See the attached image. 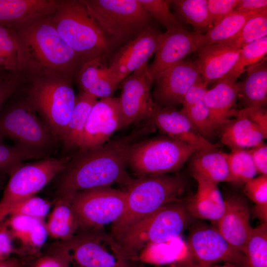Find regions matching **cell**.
Segmentation results:
<instances>
[{"label": "cell", "instance_id": "cell-44", "mask_svg": "<svg viewBox=\"0 0 267 267\" xmlns=\"http://www.w3.org/2000/svg\"><path fill=\"white\" fill-rule=\"evenodd\" d=\"M239 0H208L207 7L211 21L214 26L233 10Z\"/></svg>", "mask_w": 267, "mask_h": 267}, {"label": "cell", "instance_id": "cell-38", "mask_svg": "<svg viewBox=\"0 0 267 267\" xmlns=\"http://www.w3.org/2000/svg\"><path fill=\"white\" fill-rule=\"evenodd\" d=\"M267 35V10L260 12L250 18L238 34L224 44L238 48Z\"/></svg>", "mask_w": 267, "mask_h": 267}, {"label": "cell", "instance_id": "cell-55", "mask_svg": "<svg viewBox=\"0 0 267 267\" xmlns=\"http://www.w3.org/2000/svg\"><path fill=\"white\" fill-rule=\"evenodd\" d=\"M6 259V258L4 256L3 254L0 251V261Z\"/></svg>", "mask_w": 267, "mask_h": 267}, {"label": "cell", "instance_id": "cell-12", "mask_svg": "<svg viewBox=\"0 0 267 267\" xmlns=\"http://www.w3.org/2000/svg\"><path fill=\"white\" fill-rule=\"evenodd\" d=\"M194 221L190 225L187 247L197 267L221 261L245 267L244 255L233 248L216 228L204 222Z\"/></svg>", "mask_w": 267, "mask_h": 267}, {"label": "cell", "instance_id": "cell-46", "mask_svg": "<svg viewBox=\"0 0 267 267\" xmlns=\"http://www.w3.org/2000/svg\"><path fill=\"white\" fill-rule=\"evenodd\" d=\"M71 261L68 257L60 252H51L42 256L34 263L33 267H69Z\"/></svg>", "mask_w": 267, "mask_h": 267}, {"label": "cell", "instance_id": "cell-51", "mask_svg": "<svg viewBox=\"0 0 267 267\" xmlns=\"http://www.w3.org/2000/svg\"><path fill=\"white\" fill-rule=\"evenodd\" d=\"M0 267H22V264L16 258H8L0 261Z\"/></svg>", "mask_w": 267, "mask_h": 267}, {"label": "cell", "instance_id": "cell-9", "mask_svg": "<svg viewBox=\"0 0 267 267\" xmlns=\"http://www.w3.org/2000/svg\"><path fill=\"white\" fill-rule=\"evenodd\" d=\"M71 156L47 157L36 162L21 164L10 174L0 201V222L21 201L35 196L66 167Z\"/></svg>", "mask_w": 267, "mask_h": 267}, {"label": "cell", "instance_id": "cell-36", "mask_svg": "<svg viewBox=\"0 0 267 267\" xmlns=\"http://www.w3.org/2000/svg\"><path fill=\"white\" fill-rule=\"evenodd\" d=\"M46 154L19 144L10 146L0 140V172L11 173L23 162L29 159H41Z\"/></svg>", "mask_w": 267, "mask_h": 267}, {"label": "cell", "instance_id": "cell-7", "mask_svg": "<svg viewBox=\"0 0 267 267\" xmlns=\"http://www.w3.org/2000/svg\"><path fill=\"white\" fill-rule=\"evenodd\" d=\"M199 149L168 136L141 140L132 147L128 166L138 178L178 171Z\"/></svg>", "mask_w": 267, "mask_h": 267}, {"label": "cell", "instance_id": "cell-21", "mask_svg": "<svg viewBox=\"0 0 267 267\" xmlns=\"http://www.w3.org/2000/svg\"><path fill=\"white\" fill-rule=\"evenodd\" d=\"M58 0H0V26L16 29L52 15Z\"/></svg>", "mask_w": 267, "mask_h": 267}, {"label": "cell", "instance_id": "cell-39", "mask_svg": "<svg viewBox=\"0 0 267 267\" xmlns=\"http://www.w3.org/2000/svg\"><path fill=\"white\" fill-rule=\"evenodd\" d=\"M0 55L6 72L21 74L19 49L12 29L0 26Z\"/></svg>", "mask_w": 267, "mask_h": 267}, {"label": "cell", "instance_id": "cell-42", "mask_svg": "<svg viewBox=\"0 0 267 267\" xmlns=\"http://www.w3.org/2000/svg\"><path fill=\"white\" fill-rule=\"evenodd\" d=\"M243 192L256 205L267 204V175H261L247 181Z\"/></svg>", "mask_w": 267, "mask_h": 267}, {"label": "cell", "instance_id": "cell-18", "mask_svg": "<svg viewBox=\"0 0 267 267\" xmlns=\"http://www.w3.org/2000/svg\"><path fill=\"white\" fill-rule=\"evenodd\" d=\"M224 200V211L216 222V229L233 248L244 255L246 243L253 228L250 223L248 202L237 194L229 195Z\"/></svg>", "mask_w": 267, "mask_h": 267}, {"label": "cell", "instance_id": "cell-20", "mask_svg": "<svg viewBox=\"0 0 267 267\" xmlns=\"http://www.w3.org/2000/svg\"><path fill=\"white\" fill-rule=\"evenodd\" d=\"M241 50V48L224 44H214L199 48L196 61L204 81L208 85L226 78Z\"/></svg>", "mask_w": 267, "mask_h": 267}, {"label": "cell", "instance_id": "cell-50", "mask_svg": "<svg viewBox=\"0 0 267 267\" xmlns=\"http://www.w3.org/2000/svg\"><path fill=\"white\" fill-rule=\"evenodd\" d=\"M253 213L262 222H267V204L256 205L253 210Z\"/></svg>", "mask_w": 267, "mask_h": 267}, {"label": "cell", "instance_id": "cell-57", "mask_svg": "<svg viewBox=\"0 0 267 267\" xmlns=\"http://www.w3.org/2000/svg\"><path fill=\"white\" fill-rule=\"evenodd\" d=\"M0 73H2V72H0Z\"/></svg>", "mask_w": 267, "mask_h": 267}, {"label": "cell", "instance_id": "cell-6", "mask_svg": "<svg viewBox=\"0 0 267 267\" xmlns=\"http://www.w3.org/2000/svg\"><path fill=\"white\" fill-rule=\"evenodd\" d=\"M112 47L125 44L149 26L138 0H81Z\"/></svg>", "mask_w": 267, "mask_h": 267}, {"label": "cell", "instance_id": "cell-49", "mask_svg": "<svg viewBox=\"0 0 267 267\" xmlns=\"http://www.w3.org/2000/svg\"><path fill=\"white\" fill-rule=\"evenodd\" d=\"M233 10L240 12L267 10V0H239Z\"/></svg>", "mask_w": 267, "mask_h": 267}, {"label": "cell", "instance_id": "cell-1", "mask_svg": "<svg viewBox=\"0 0 267 267\" xmlns=\"http://www.w3.org/2000/svg\"><path fill=\"white\" fill-rule=\"evenodd\" d=\"M149 120L130 134L109 140L93 149L80 151L60 173L59 195H72L84 190L111 186L118 183L126 187L132 178L127 170L129 154L133 146L155 131Z\"/></svg>", "mask_w": 267, "mask_h": 267}, {"label": "cell", "instance_id": "cell-52", "mask_svg": "<svg viewBox=\"0 0 267 267\" xmlns=\"http://www.w3.org/2000/svg\"><path fill=\"white\" fill-rule=\"evenodd\" d=\"M204 267H237L230 264L225 263L223 265H222V266L211 265L205 266Z\"/></svg>", "mask_w": 267, "mask_h": 267}, {"label": "cell", "instance_id": "cell-16", "mask_svg": "<svg viewBox=\"0 0 267 267\" xmlns=\"http://www.w3.org/2000/svg\"><path fill=\"white\" fill-rule=\"evenodd\" d=\"M202 34L190 32L183 28H173L161 34L155 58L148 70L154 81L163 72L183 60L199 49Z\"/></svg>", "mask_w": 267, "mask_h": 267}, {"label": "cell", "instance_id": "cell-4", "mask_svg": "<svg viewBox=\"0 0 267 267\" xmlns=\"http://www.w3.org/2000/svg\"><path fill=\"white\" fill-rule=\"evenodd\" d=\"M48 17L61 38L85 62L104 61L110 53L113 47L81 0H58Z\"/></svg>", "mask_w": 267, "mask_h": 267}, {"label": "cell", "instance_id": "cell-27", "mask_svg": "<svg viewBox=\"0 0 267 267\" xmlns=\"http://www.w3.org/2000/svg\"><path fill=\"white\" fill-rule=\"evenodd\" d=\"M221 129V141L231 150L251 148L267 138V134L257 125L241 117H234Z\"/></svg>", "mask_w": 267, "mask_h": 267}, {"label": "cell", "instance_id": "cell-2", "mask_svg": "<svg viewBox=\"0 0 267 267\" xmlns=\"http://www.w3.org/2000/svg\"><path fill=\"white\" fill-rule=\"evenodd\" d=\"M14 31L21 73L32 78L60 75L74 80L86 62L61 38L48 16Z\"/></svg>", "mask_w": 267, "mask_h": 267}, {"label": "cell", "instance_id": "cell-54", "mask_svg": "<svg viewBox=\"0 0 267 267\" xmlns=\"http://www.w3.org/2000/svg\"><path fill=\"white\" fill-rule=\"evenodd\" d=\"M0 72H6L3 68L1 59L0 55Z\"/></svg>", "mask_w": 267, "mask_h": 267}, {"label": "cell", "instance_id": "cell-25", "mask_svg": "<svg viewBox=\"0 0 267 267\" xmlns=\"http://www.w3.org/2000/svg\"><path fill=\"white\" fill-rule=\"evenodd\" d=\"M82 91L100 99L113 97L118 84L104 61L95 59L84 63L76 77Z\"/></svg>", "mask_w": 267, "mask_h": 267}, {"label": "cell", "instance_id": "cell-5", "mask_svg": "<svg viewBox=\"0 0 267 267\" xmlns=\"http://www.w3.org/2000/svg\"><path fill=\"white\" fill-rule=\"evenodd\" d=\"M26 101L58 140H63L76 96L73 80L60 75L32 78Z\"/></svg>", "mask_w": 267, "mask_h": 267}, {"label": "cell", "instance_id": "cell-24", "mask_svg": "<svg viewBox=\"0 0 267 267\" xmlns=\"http://www.w3.org/2000/svg\"><path fill=\"white\" fill-rule=\"evenodd\" d=\"M12 238L19 244L17 254L37 253L44 244L48 235L44 221L21 215H10L7 219Z\"/></svg>", "mask_w": 267, "mask_h": 267}, {"label": "cell", "instance_id": "cell-17", "mask_svg": "<svg viewBox=\"0 0 267 267\" xmlns=\"http://www.w3.org/2000/svg\"><path fill=\"white\" fill-rule=\"evenodd\" d=\"M196 61L182 60L167 69L154 81L155 99L162 106L182 104L184 95L200 76Z\"/></svg>", "mask_w": 267, "mask_h": 267}, {"label": "cell", "instance_id": "cell-23", "mask_svg": "<svg viewBox=\"0 0 267 267\" xmlns=\"http://www.w3.org/2000/svg\"><path fill=\"white\" fill-rule=\"evenodd\" d=\"M236 80L225 78L207 89L204 100L209 110V125L212 134L220 131L229 119V113L237 99Z\"/></svg>", "mask_w": 267, "mask_h": 267}, {"label": "cell", "instance_id": "cell-47", "mask_svg": "<svg viewBox=\"0 0 267 267\" xmlns=\"http://www.w3.org/2000/svg\"><path fill=\"white\" fill-rule=\"evenodd\" d=\"M258 173L267 175V145L264 142L248 149Z\"/></svg>", "mask_w": 267, "mask_h": 267}, {"label": "cell", "instance_id": "cell-14", "mask_svg": "<svg viewBox=\"0 0 267 267\" xmlns=\"http://www.w3.org/2000/svg\"><path fill=\"white\" fill-rule=\"evenodd\" d=\"M123 128V120L117 97L100 99L90 112L78 146L84 151L98 147Z\"/></svg>", "mask_w": 267, "mask_h": 267}, {"label": "cell", "instance_id": "cell-45", "mask_svg": "<svg viewBox=\"0 0 267 267\" xmlns=\"http://www.w3.org/2000/svg\"><path fill=\"white\" fill-rule=\"evenodd\" d=\"M21 74L0 73V108L18 89Z\"/></svg>", "mask_w": 267, "mask_h": 267}, {"label": "cell", "instance_id": "cell-35", "mask_svg": "<svg viewBox=\"0 0 267 267\" xmlns=\"http://www.w3.org/2000/svg\"><path fill=\"white\" fill-rule=\"evenodd\" d=\"M229 175L227 182L245 184L258 174L248 150L234 149L227 154Z\"/></svg>", "mask_w": 267, "mask_h": 267}, {"label": "cell", "instance_id": "cell-32", "mask_svg": "<svg viewBox=\"0 0 267 267\" xmlns=\"http://www.w3.org/2000/svg\"><path fill=\"white\" fill-rule=\"evenodd\" d=\"M97 98L81 90L62 140L64 149L78 148L90 112Z\"/></svg>", "mask_w": 267, "mask_h": 267}, {"label": "cell", "instance_id": "cell-10", "mask_svg": "<svg viewBox=\"0 0 267 267\" xmlns=\"http://www.w3.org/2000/svg\"><path fill=\"white\" fill-rule=\"evenodd\" d=\"M70 196L81 231L102 229L106 225H112L121 217L125 208V190L111 186L84 190Z\"/></svg>", "mask_w": 267, "mask_h": 267}, {"label": "cell", "instance_id": "cell-43", "mask_svg": "<svg viewBox=\"0 0 267 267\" xmlns=\"http://www.w3.org/2000/svg\"><path fill=\"white\" fill-rule=\"evenodd\" d=\"M241 117L245 118L258 126L267 134V111L265 107H253L237 110L232 109L229 117Z\"/></svg>", "mask_w": 267, "mask_h": 267}, {"label": "cell", "instance_id": "cell-15", "mask_svg": "<svg viewBox=\"0 0 267 267\" xmlns=\"http://www.w3.org/2000/svg\"><path fill=\"white\" fill-rule=\"evenodd\" d=\"M161 34L149 26L113 55L108 67L118 84L147 63L149 57L155 52Z\"/></svg>", "mask_w": 267, "mask_h": 267}, {"label": "cell", "instance_id": "cell-30", "mask_svg": "<svg viewBox=\"0 0 267 267\" xmlns=\"http://www.w3.org/2000/svg\"><path fill=\"white\" fill-rule=\"evenodd\" d=\"M45 226L48 235L59 241L69 239L75 234L78 224L71 196H59Z\"/></svg>", "mask_w": 267, "mask_h": 267}, {"label": "cell", "instance_id": "cell-8", "mask_svg": "<svg viewBox=\"0 0 267 267\" xmlns=\"http://www.w3.org/2000/svg\"><path fill=\"white\" fill-rule=\"evenodd\" d=\"M51 252L62 253L81 267H130L131 262L111 234L102 229L82 231L59 241Z\"/></svg>", "mask_w": 267, "mask_h": 267}, {"label": "cell", "instance_id": "cell-40", "mask_svg": "<svg viewBox=\"0 0 267 267\" xmlns=\"http://www.w3.org/2000/svg\"><path fill=\"white\" fill-rule=\"evenodd\" d=\"M144 10L164 26L167 30L173 28H183L181 22L170 10L169 0H138Z\"/></svg>", "mask_w": 267, "mask_h": 267}, {"label": "cell", "instance_id": "cell-28", "mask_svg": "<svg viewBox=\"0 0 267 267\" xmlns=\"http://www.w3.org/2000/svg\"><path fill=\"white\" fill-rule=\"evenodd\" d=\"M207 85L200 76L184 95L180 110L206 139L213 135L209 125L208 108L204 100Z\"/></svg>", "mask_w": 267, "mask_h": 267}, {"label": "cell", "instance_id": "cell-31", "mask_svg": "<svg viewBox=\"0 0 267 267\" xmlns=\"http://www.w3.org/2000/svg\"><path fill=\"white\" fill-rule=\"evenodd\" d=\"M260 12L261 11L240 12L232 11L205 34L201 35L199 48L206 45L225 44L229 42L238 34L246 22Z\"/></svg>", "mask_w": 267, "mask_h": 267}, {"label": "cell", "instance_id": "cell-56", "mask_svg": "<svg viewBox=\"0 0 267 267\" xmlns=\"http://www.w3.org/2000/svg\"><path fill=\"white\" fill-rule=\"evenodd\" d=\"M146 267V266H145L144 265H142V264H140V265H135V266H134V265H132L131 267Z\"/></svg>", "mask_w": 267, "mask_h": 267}, {"label": "cell", "instance_id": "cell-34", "mask_svg": "<svg viewBox=\"0 0 267 267\" xmlns=\"http://www.w3.org/2000/svg\"><path fill=\"white\" fill-rule=\"evenodd\" d=\"M244 256L245 267H267V222L252 228Z\"/></svg>", "mask_w": 267, "mask_h": 267}, {"label": "cell", "instance_id": "cell-26", "mask_svg": "<svg viewBox=\"0 0 267 267\" xmlns=\"http://www.w3.org/2000/svg\"><path fill=\"white\" fill-rule=\"evenodd\" d=\"M247 74L237 83V98L244 108L265 107L267 102L266 58L246 69Z\"/></svg>", "mask_w": 267, "mask_h": 267}, {"label": "cell", "instance_id": "cell-19", "mask_svg": "<svg viewBox=\"0 0 267 267\" xmlns=\"http://www.w3.org/2000/svg\"><path fill=\"white\" fill-rule=\"evenodd\" d=\"M149 120L167 136L199 149L220 146L204 138L180 110L157 104Z\"/></svg>", "mask_w": 267, "mask_h": 267}, {"label": "cell", "instance_id": "cell-53", "mask_svg": "<svg viewBox=\"0 0 267 267\" xmlns=\"http://www.w3.org/2000/svg\"><path fill=\"white\" fill-rule=\"evenodd\" d=\"M4 182V178L2 176H0V188L2 186Z\"/></svg>", "mask_w": 267, "mask_h": 267}, {"label": "cell", "instance_id": "cell-3", "mask_svg": "<svg viewBox=\"0 0 267 267\" xmlns=\"http://www.w3.org/2000/svg\"><path fill=\"white\" fill-rule=\"evenodd\" d=\"M126 188L124 211L111 225V235L116 239L133 224L163 206L186 199V181L178 174L132 179Z\"/></svg>", "mask_w": 267, "mask_h": 267}, {"label": "cell", "instance_id": "cell-41", "mask_svg": "<svg viewBox=\"0 0 267 267\" xmlns=\"http://www.w3.org/2000/svg\"><path fill=\"white\" fill-rule=\"evenodd\" d=\"M51 206L50 202L34 196L17 204L9 215H21L44 221Z\"/></svg>", "mask_w": 267, "mask_h": 267}, {"label": "cell", "instance_id": "cell-29", "mask_svg": "<svg viewBox=\"0 0 267 267\" xmlns=\"http://www.w3.org/2000/svg\"><path fill=\"white\" fill-rule=\"evenodd\" d=\"M218 147L199 149L191 155L193 173L217 183L227 182L229 175L227 153L219 150Z\"/></svg>", "mask_w": 267, "mask_h": 267}, {"label": "cell", "instance_id": "cell-13", "mask_svg": "<svg viewBox=\"0 0 267 267\" xmlns=\"http://www.w3.org/2000/svg\"><path fill=\"white\" fill-rule=\"evenodd\" d=\"M145 63L121 82L118 98L123 128L149 120L157 104L151 94L152 80Z\"/></svg>", "mask_w": 267, "mask_h": 267}, {"label": "cell", "instance_id": "cell-58", "mask_svg": "<svg viewBox=\"0 0 267 267\" xmlns=\"http://www.w3.org/2000/svg\"></svg>", "mask_w": 267, "mask_h": 267}, {"label": "cell", "instance_id": "cell-11", "mask_svg": "<svg viewBox=\"0 0 267 267\" xmlns=\"http://www.w3.org/2000/svg\"><path fill=\"white\" fill-rule=\"evenodd\" d=\"M4 137L46 155L58 140L25 100L0 114V140Z\"/></svg>", "mask_w": 267, "mask_h": 267}, {"label": "cell", "instance_id": "cell-48", "mask_svg": "<svg viewBox=\"0 0 267 267\" xmlns=\"http://www.w3.org/2000/svg\"><path fill=\"white\" fill-rule=\"evenodd\" d=\"M0 251L8 258L13 253L17 254L13 239L8 228L7 220L0 222Z\"/></svg>", "mask_w": 267, "mask_h": 267}, {"label": "cell", "instance_id": "cell-37", "mask_svg": "<svg viewBox=\"0 0 267 267\" xmlns=\"http://www.w3.org/2000/svg\"><path fill=\"white\" fill-rule=\"evenodd\" d=\"M267 52V36L246 45L242 48L238 58L226 78L237 79L246 69L261 61Z\"/></svg>", "mask_w": 267, "mask_h": 267}, {"label": "cell", "instance_id": "cell-22", "mask_svg": "<svg viewBox=\"0 0 267 267\" xmlns=\"http://www.w3.org/2000/svg\"><path fill=\"white\" fill-rule=\"evenodd\" d=\"M193 176L197 183V189L194 195L185 200L188 212L194 219L217 222L225 209L218 183L195 173Z\"/></svg>", "mask_w": 267, "mask_h": 267}, {"label": "cell", "instance_id": "cell-33", "mask_svg": "<svg viewBox=\"0 0 267 267\" xmlns=\"http://www.w3.org/2000/svg\"><path fill=\"white\" fill-rule=\"evenodd\" d=\"M177 14L186 24H191L193 32L203 34L213 26L209 17L207 0H169Z\"/></svg>", "mask_w": 267, "mask_h": 267}]
</instances>
